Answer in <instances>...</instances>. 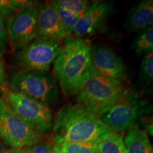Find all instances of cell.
<instances>
[{
	"label": "cell",
	"instance_id": "ffe728a7",
	"mask_svg": "<svg viewBox=\"0 0 153 153\" xmlns=\"http://www.w3.org/2000/svg\"><path fill=\"white\" fill-rule=\"evenodd\" d=\"M55 153H98L97 148L69 142L53 143Z\"/></svg>",
	"mask_w": 153,
	"mask_h": 153
},
{
	"label": "cell",
	"instance_id": "3957f363",
	"mask_svg": "<svg viewBox=\"0 0 153 153\" xmlns=\"http://www.w3.org/2000/svg\"><path fill=\"white\" fill-rule=\"evenodd\" d=\"M127 90L122 82L108 79L94 71L76 94V101L88 113L100 118Z\"/></svg>",
	"mask_w": 153,
	"mask_h": 153
},
{
	"label": "cell",
	"instance_id": "277c9868",
	"mask_svg": "<svg viewBox=\"0 0 153 153\" xmlns=\"http://www.w3.org/2000/svg\"><path fill=\"white\" fill-rule=\"evenodd\" d=\"M9 89L49 108L60 100L58 82L49 71L22 70L15 72L9 81Z\"/></svg>",
	"mask_w": 153,
	"mask_h": 153
},
{
	"label": "cell",
	"instance_id": "7a4b0ae2",
	"mask_svg": "<svg viewBox=\"0 0 153 153\" xmlns=\"http://www.w3.org/2000/svg\"><path fill=\"white\" fill-rule=\"evenodd\" d=\"M53 143L69 142L94 147L112 133L99 118L79 104L62 107L53 123Z\"/></svg>",
	"mask_w": 153,
	"mask_h": 153
},
{
	"label": "cell",
	"instance_id": "7c38bea8",
	"mask_svg": "<svg viewBox=\"0 0 153 153\" xmlns=\"http://www.w3.org/2000/svg\"><path fill=\"white\" fill-rule=\"evenodd\" d=\"M38 36L57 42L65 41L69 36L63 28L53 1L36 6Z\"/></svg>",
	"mask_w": 153,
	"mask_h": 153
},
{
	"label": "cell",
	"instance_id": "44dd1931",
	"mask_svg": "<svg viewBox=\"0 0 153 153\" xmlns=\"http://www.w3.org/2000/svg\"><path fill=\"white\" fill-rule=\"evenodd\" d=\"M56 9L57 16H58V18L60 19V22L62 24L63 28L65 30L66 33H68L69 37H72L74 28H75L78 22H79L80 17L74 14H72L69 11L64 10V9L58 8L57 7Z\"/></svg>",
	"mask_w": 153,
	"mask_h": 153
},
{
	"label": "cell",
	"instance_id": "2e32d148",
	"mask_svg": "<svg viewBox=\"0 0 153 153\" xmlns=\"http://www.w3.org/2000/svg\"><path fill=\"white\" fill-rule=\"evenodd\" d=\"M123 133L112 132L101 141L96 148L98 153H127L124 145Z\"/></svg>",
	"mask_w": 153,
	"mask_h": 153
},
{
	"label": "cell",
	"instance_id": "4fadbf2b",
	"mask_svg": "<svg viewBox=\"0 0 153 153\" xmlns=\"http://www.w3.org/2000/svg\"><path fill=\"white\" fill-rule=\"evenodd\" d=\"M153 1L143 0L133 6L128 13L125 28L129 33L143 30L152 26Z\"/></svg>",
	"mask_w": 153,
	"mask_h": 153
},
{
	"label": "cell",
	"instance_id": "ba28073f",
	"mask_svg": "<svg viewBox=\"0 0 153 153\" xmlns=\"http://www.w3.org/2000/svg\"><path fill=\"white\" fill-rule=\"evenodd\" d=\"M62 46L60 42L38 36L17 51L16 62L24 70L49 71Z\"/></svg>",
	"mask_w": 153,
	"mask_h": 153
},
{
	"label": "cell",
	"instance_id": "6da1fadb",
	"mask_svg": "<svg viewBox=\"0 0 153 153\" xmlns=\"http://www.w3.org/2000/svg\"><path fill=\"white\" fill-rule=\"evenodd\" d=\"M94 71L90 41L67 38L53 63L54 76L63 94H76Z\"/></svg>",
	"mask_w": 153,
	"mask_h": 153
},
{
	"label": "cell",
	"instance_id": "d6986e66",
	"mask_svg": "<svg viewBox=\"0 0 153 153\" xmlns=\"http://www.w3.org/2000/svg\"><path fill=\"white\" fill-rule=\"evenodd\" d=\"M52 1L58 8L64 9L79 17L85 14L91 4L86 0H56Z\"/></svg>",
	"mask_w": 153,
	"mask_h": 153
},
{
	"label": "cell",
	"instance_id": "cb8c5ba5",
	"mask_svg": "<svg viewBox=\"0 0 153 153\" xmlns=\"http://www.w3.org/2000/svg\"><path fill=\"white\" fill-rule=\"evenodd\" d=\"M6 72L3 59L0 55V93H2L3 89L6 87Z\"/></svg>",
	"mask_w": 153,
	"mask_h": 153
},
{
	"label": "cell",
	"instance_id": "30bf717a",
	"mask_svg": "<svg viewBox=\"0 0 153 153\" xmlns=\"http://www.w3.org/2000/svg\"><path fill=\"white\" fill-rule=\"evenodd\" d=\"M91 56L94 71L108 79L122 82L126 76L123 60L111 48L101 43L91 45Z\"/></svg>",
	"mask_w": 153,
	"mask_h": 153
},
{
	"label": "cell",
	"instance_id": "5bb4252c",
	"mask_svg": "<svg viewBox=\"0 0 153 153\" xmlns=\"http://www.w3.org/2000/svg\"><path fill=\"white\" fill-rule=\"evenodd\" d=\"M123 141L127 153H153L147 131L141 129L137 124L127 131Z\"/></svg>",
	"mask_w": 153,
	"mask_h": 153
},
{
	"label": "cell",
	"instance_id": "ac0fdd59",
	"mask_svg": "<svg viewBox=\"0 0 153 153\" xmlns=\"http://www.w3.org/2000/svg\"><path fill=\"white\" fill-rule=\"evenodd\" d=\"M36 1H18V0H0V14L5 19L19 11L30 6H36Z\"/></svg>",
	"mask_w": 153,
	"mask_h": 153
},
{
	"label": "cell",
	"instance_id": "e0dca14e",
	"mask_svg": "<svg viewBox=\"0 0 153 153\" xmlns=\"http://www.w3.org/2000/svg\"><path fill=\"white\" fill-rule=\"evenodd\" d=\"M133 48L137 55H145L153 51V26L141 30L135 41Z\"/></svg>",
	"mask_w": 153,
	"mask_h": 153
},
{
	"label": "cell",
	"instance_id": "8fae6325",
	"mask_svg": "<svg viewBox=\"0 0 153 153\" xmlns=\"http://www.w3.org/2000/svg\"><path fill=\"white\" fill-rule=\"evenodd\" d=\"M114 10L110 1H94L80 17L72 34L74 38H85L94 35L104 26Z\"/></svg>",
	"mask_w": 153,
	"mask_h": 153
},
{
	"label": "cell",
	"instance_id": "9c48e42d",
	"mask_svg": "<svg viewBox=\"0 0 153 153\" xmlns=\"http://www.w3.org/2000/svg\"><path fill=\"white\" fill-rule=\"evenodd\" d=\"M6 31L11 46L22 49L38 37L36 6H30L9 17Z\"/></svg>",
	"mask_w": 153,
	"mask_h": 153
},
{
	"label": "cell",
	"instance_id": "d4e9b609",
	"mask_svg": "<svg viewBox=\"0 0 153 153\" xmlns=\"http://www.w3.org/2000/svg\"><path fill=\"white\" fill-rule=\"evenodd\" d=\"M0 153H15L14 149L8 146L0 137Z\"/></svg>",
	"mask_w": 153,
	"mask_h": 153
},
{
	"label": "cell",
	"instance_id": "8992f818",
	"mask_svg": "<svg viewBox=\"0 0 153 153\" xmlns=\"http://www.w3.org/2000/svg\"><path fill=\"white\" fill-rule=\"evenodd\" d=\"M3 99L25 123L39 134L52 129L53 115L51 108L6 87Z\"/></svg>",
	"mask_w": 153,
	"mask_h": 153
},
{
	"label": "cell",
	"instance_id": "603a6c76",
	"mask_svg": "<svg viewBox=\"0 0 153 153\" xmlns=\"http://www.w3.org/2000/svg\"><path fill=\"white\" fill-rule=\"evenodd\" d=\"M6 19L0 14V47L4 46L8 43L7 31H6Z\"/></svg>",
	"mask_w": 153,
	"mask_h": 153
},
{
	"label": "cell",
	"instance_id": "52a82bcc",
	"mask_svg": "<svg viewBox=\"0 0 153 153\" xmlns=\"http://www.w3.org/2000/svg\"><path fill=\"white\" fill-rule=\"evenodd\" d=\"M0 137L8 146L19 150L41 142V134L25 123L0 98Z\"/></svg>",
	"mask_w": 153,
	"mask_h": 153
},
{
	"label": "cell",
	"instance_id": "5b68a950",
	"mask_svg": "<svg viewBox=\"0 0 153 153\" xmlns=\"http://www.w3.org/2000/svg\"><path fill=\"white\" fill-rule=\"evenodd\" d=\"M152 112V106L136 91L129 90L102 115L99 119L112 132L123 133L137 125L145 115Z\"/></svg>",
	"mask_w": 153,
	"mask_h": 153
},
{
	"label": "cell",
	"instance_id": "9a60e30c",
	"mask_svg": "<svg viewBox=\"0 0 153 153\" xmlns=\"http://www.w3.org/2000/svg\"><path fill=\"white\" fill-rule=\"evenodd\" d=\"M138 84L143 92L150 93L153 84V52L147 53L141 60L138 72Z\"/></svg>",
	"mask_w": 153,
	"mask_h": 153
},
{
	"label": "cell",
	"instance_id": "7402d4cb",
	"mask_svg": "<svg viewBox=\"0 0 153 153\" xmlns=\"http://www.w3.org/2000/svg\"><path fill=\"white\" fill-rule=\"evenodd\" d=\"M14 152L15 153H55L53 143L45 141H41L19 150L14 149Z\"/></svg>",
	"mask_w": 153,
	"mask_h": 153
}]
</instances>
